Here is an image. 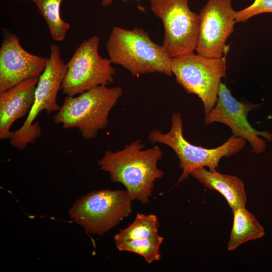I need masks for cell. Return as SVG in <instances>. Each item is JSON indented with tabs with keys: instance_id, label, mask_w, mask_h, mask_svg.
Wrapping results in <instances>:
<instances>
[{
	"instance_id": "cell-5",
	"label": "cell",
	"mask_w": 272,
	"mask_h": 272,
	"mask_svg": "<svg viewBox=\"0 0 272 272\" xmlns=\"http://www.w3.org/2000/svg\"><path fill=\"white\" fill-rule=\"evenodd\" d=\"M66 71V64L61 57L59 47L55 44H51L46 66L39 77L32 107L22 125L12 131L9 138L13 148L24 149L40 135V125L35 120L41 111H45L49 114L59 110L60 106L56 101L57 96Z\"/></svg>"
},
{
	"instance_id": "cell-6",
	"label": "cell",
	"mask_w": 272,
	"mask_h": 272,
	"mask_svg": "<svg viewBox=\"0 0 272 272\" xmlns=\"http://www.w3.org/2000/svg\"><path fill=\"white\" fill-rule=\"evenodd\" d=\"M210 58L194 52L171 58V72L188 94L201 100L205 115L216 105L221 80L226 76V56Z\"/></svg>"
},
{
	"instance_id": "cell-9",
	"label": "cell",
	"mask_w": 272,
	"mask_h": 272,
	"mask_svg": "<svg viewBox=\"0 0 272 272\" xmlns=\"http://www.w3.org/2000/svg\"><path fill=\"white\" fill-rule=\"evenodd\" d=\"M151 10L162 21V47L170 57L194 52L197 41L198 14L188 0H151Z\"/></svg>"
},
{
	"instance_id": "cell-19",
	"label": "cell",
	"mask_w": 272,
	"mask_h": 272,
	"mask_svg": "<svg viewBox=\"0 0 272 272\" xmlns=\"http://www.w3.org/2000/svg\"><path fill=\"white\" fill-rule=\"evenodd\" d=\"M272 13V0H254L248 7L237 11L236 23H245L256 15Z\"/></svg>"
},
{
	"instance_id": "cell-20",
	"label": "cell",
	"mask_w": 272,
	"mask_h": 272,
	"mask_svg": "<svg viewBox=\"0 0 272 272\" xmlns=\"http://www.w3.org/2000/svg\"><path fill=\"white\" fill-rule=\"evenodd\" d=\"M126 1L127 0H123ZM139 1L140 0H137ZM113 2V0H102L101 5L104 7H107L110 5Z\"/></svg>"
},
{
	"instance_id": "cell-1",
	"label": "cell",
	"mask_w": 272,
	"mask_h": 272,
	"mask_svg": "<svg viewBox=\"0 0 272 272\" xmlns=\"http://www.w3.org/2000/svg\"><path fill=\"white\" fill-rule=\"evenodd\" d=\"M162 156L158 146L146 149L143 142L137 140L119 151H106L98 164L101 170L109 173L112 181L125 186L132 200L147 203L154 182L164 175L157 166Z\"/></svg>"
},
{
	"instance_id": "cell-15",
	"label": "cell",
	"mask_w": 272,
	"mask_h": 272,
	"mask_svg": "<svg viewBox=\"0 0 272 272\" xmlns=\"http://www.w3.org/2000/svg\"><path fill=\"white\" fill-rule=\"evenodd\" d=\"M233 222L228 249L233 251L243 243L262 237L264 229L245 207L232 209Z\"/></svg>"
},
{
	"instance_id": "cell-2",
	"label": "cell",
	"mask_w": 272,
	"mask_h": 272,
	"mask_svg": "<svg viewBox=\"0 0 272 272\" xmlns=\"http://www.w3.org/2000/svg\"><path fill=\"white\" fill-rule=\"evenodd\" d=\"M106 48L111 62L121 66L133 76L152 73L172 75L171 57L142 28L128 30L113 27Z\"/></svg>"
},
{
	"instance_id": "cell-8",
	"label": "cell",
	"mask_w": 272,
	"mask_h": 272,
	"mask_svg": "<svg viewBox=\"0 0 272 272\" xmlns=\"http://www.w3.org/2000/svg\"><path fill=\"white\" fill-rule=\"evenodd\" d=\"M100 40L96 35L84 40L66 63L67 71L61 87L65 95L76 96L114 82L116 70L109 58L99 54Z\"/></svg>"
},
{
	"instance_id": "cell-3",
	"label": "cell",
	"mask_w": 272,
	"mask_h": 272,
	"mask_svg": "<svg viewBox=\"0 0 272 272\" xmlns=\"http://www.w3.org/2000/svg\"><path fill=\"white\" fill-rule=\"evenodd\" d=\"M121 87H95L78 96H66L53 117L64 129L78 128L86 140L95 138L108 124L109 114L123 95Z\"/></svg>"
},
{
	"instance_id": "cell-18",
	"label": "cell",
	"mask_w": 272,
	"mask_h": 272,
	"mask_svg": "<svg viewBox=\"0 0 272 272\" xmlns=\"http://www.w3.org/2000/svg\"><path fill=\"white\" fill-rule=\"evenodd\" d=\"M163 239V237L157 234L150 238L123 240L115 243L119 250L135 253L142 256L148 263H151L161 259L160 247Z\"/></svg>"
},
{
	"instance_id": "cell-10",
	"label": "cell",
	"mask_w": 272,
	"mask_h": 272,
	"mask_svg": "<svg viewBox=\"0 0 272 272\" xmlns=\"http://www.w3.org/2000/svg\"><path fill=\"white\" fill-rule=\"evenodd\" d=\"M237 11L232 0H208L199 14L196 49L199 55L220 58L229 50L226 41L234 32Z\"/></svg>"
},
{
	"instance_id": "cell-7",
	"label": "cell",
	"mask_w": 272,
	"mask_h": 272,
	"mask_svg": "<svg viewBox=\"0 0 272 272\" xmlns=\"http://www.w3.org/2000/svg\"><path fill=\"white\" fill-rule=\"evenodd\" d=\"M131 201L126 190H94L77 199L69 213L87 232L102 235L130 214Z\"/></svg>"
},
{
	"instance_id": "cell-21",
	"label": "cell",
	"mask_w": 272,
	"mask_h": 272,
	"mask_svg": "<svg viewBox=\"0 0 272 272\" xmlns=\"http://www.w3.org/2000/svg\"><path fill=\"white\" fill-rule=\"evenodd\" d=\"M31 1H32L33 2H34V3H35L37 0H31Z\"/></svg>"
},
{
	"instance_id": "cell-14",
	"label": "cell",
	"mask_w": 272,
	"mask_h": 272,
	"mask_svg": "<svg viewBox=\"0 0 272 272\" xmlns=\"http://www.w3.org/2000/svg\"><path fill=\"white\" fill-rule=\"evenodd\" d=\"M190 175L203 186L218 191L232 209L245 207L247 197L243 181L234 176L224 174L205 167L194 169Z\"/></svg>"
},
{
	"instance_id": "cell-17",
	"label": "cell",
	"mask_w": 272,
	"mask_h": 272,
	"mask_svg": "<svg viewBox=\"0 0 272 272\" xmlns=\"http://www.w3.org/2000/svg\"><path fill=\"white\" fill-rule=\"evenodd\" d=\"M159 223L153 214H138L126 228L120 229L114 237L115 242L123 240L150 238L158 234Z\"/></svg>"
},
{
	"instance_id": "cell-11",
	"label": "cell",
	"mask_w": 272,
	"mask_h": 272,
	"mask_svg": "<svg viewBox=\"0 0 272 272\" xmlns=\"http://www.w3.org/2000/svg\"><path fill=\"white\" fill-rule=\"evenodd\" d=\"M258 104L246 103L237 100L232 95L226 85L221 83L215 106L206 115L205 123L220 122L228 125L233 135L243 138L248 141L253 153L261 154L264 152L266 146L265 142L272 141V133L268 131H259L250 125L247 119V114L258 107Z\"/></svg>"
},
{
	"instance_id": "cell-16",
	"label": "cell",
	"mask_w": 272,
	"mask_h": 272,
	"mask_svg": "<svg viewBox=\"0 0 272 272\" xmlns=\"http://www.w3.org/2000/svg\"><path fill=\"white\" fill-rule=\"evenodd\" d=\"M62 0H37L35 3L38 12L45 20L52 39L63 41L70 28V24L63 21L60 15Z\"/></svg>"
},
{
	"instance_id": "cell-4",
	"label": "cell",
	"mask_w": 272,
	"mask_h": 272,
	"mask_svg": "<svg viewBox=\"0 0 272 272\" xmlns=\"http://www.w3.org/2000/svg\"><path fill=\"white\" fill-rule=\"evenodd\" d=\"M182 124L181 114L174 112L171 116V125L168 132L163 133L160 130H153L148 135L151 142L166 145L177 155L180 162L179 167L182 169L178 183L187 179L195 168L207 167L210 170H216L222 158L230 157L238 153L245 146V140L234 135L215 148L195 146L185 139Z\"/></svg>"
},
{
	"instance_id": "cell-12",
	"label": "cell",
	"mask_w": 272,
	"mask_h": 272,
	"mask_svg": "<svg viewBox=\"0 0 272 272\" xmlns=\"http://www.w3.org/2000/svg\"><path fill=\"white\" fill-rule=\"evenodd\" d=\"M2 35L0 48V93L27 79L39 77L49 59L28 52L21 46L16 35L7 29H3Z\"/></svg>"
},
{
	"instance_id": "cell-13",
	"label": "cell",
	"mask_w": 272,
	"mask_h": 272,
	"mask_svg": "<svg viewBox=\"0 0 272 272\" xmlns=\"http://www.w3.org/2000/svg\"><path fill=\"white\" fill-rule=\"evenodd\" d=\"M39 77L27 79L0 93V140L9 139L17 119L28 114L33 104Z\"/></svg>"
}]
</instances>
